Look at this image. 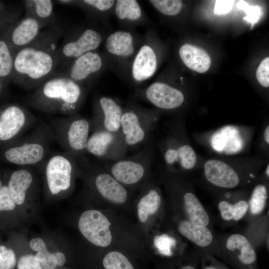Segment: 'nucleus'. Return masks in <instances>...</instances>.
Returning <instances> with one entry per match:
<instances>
[{
	"instance_id": "obj_1",
	"label": "nucleus",
	"mask_w": 269,
	"mask_h": 269,
	"mask_svg": "<svg viewBox=\"0 0 269 269\" xmlns=\"http://www.w3.org/2000/svg\"><path fill=\"white\" fill-rule=\"evenodd\" d=\"M62 29L42 30L32 43L15 53L11 82L25 90L36 89L57 68L58 41Z\"/></svg>"
},
{
	"instance_id": "obj_2",
	"label": "nucleus",
	"mask_w": 269,
	"mask_h": 269,
	"mask_svg": "<svg viewBox=\"0 0 269 269\" xmlns=\"http://www.w3.org/2000/svg\"><path fill=\"white\" fill-rule=\"evenodd\" d=\"M88 90L70 78L53 73L26 98L32 109L50 114H78L86 100Z\"/></svg>"
},
{
	"instance_id": "obj_3",
	"label": "nucleus",
	"mask_w": 269,
	"mask_h": 269,
	"mask_svg": "<svg viewBox=\"0 0 269 269\" xmlns=\"http://www.w3.org/2000/svg\"><path fill=\"white\" fill-rule=\"evenodd\" d=\"M54 135L50 126L42 125L30 134L2 145L0 156L5 161L21 166L43 162Z\"/></svg>"
},
{
	"instance_id": "obj_4",
	"label": "nucleus",
	"mask_w": 269,
	"mask_h": 269,
	"mask_svg": "<svg viewBox=\"0 0 269 269\" xmlns=\"http://www.w3.org/2000/svg\"><path fill=\"white\" fill-rule=\"evenodd\" d=\"M107 29L102 24L90 19L71 28L58 47L57 68L87 52L98 50L108 32Z\"/></svg>"
},
{
	"instance_id": "obj_5",
	"label": "nucleus",
	"mask_w": 269,
	"mask_h": 269,
	"mask_svg": "<svg viewBox=\"0 0 269 269\" xmlns=\"http://www.w3.org/2000/svg\"><path fill=\"white\" fill-rule=\"evenodd\" d=\"M143 35L135 29L120 28L108 32L103 51L108 70L125 82L130 64L139 48Z\"/></svg>"
},
{
	"instance_id": "obj_6",
	"label": "nucleus",
	"mask_w": 269,
	"mask_h": 269,
	"mask_svg": "<svg viewBox=\"0 0 269 269\" xmlns=\"http://www.w3.org/2000/svg\"><path fill=\"white\" fill-rule=\"evenodd\" d=\"M55 139L63 152L76 159L85 155L86 146L92 131L91 120L78 114L51 121Z\"/></svg>"
},
{
	"instance_id": "obj_7",
	"label": "nucleus",
	"mask_w": 269,
	"mask_h": 269,
	"mask_svg": "<svg viewBox=\"0 0 269 269\" xmlns=\"http://www.w3.org/2000/svg\"><path fill=\"white\" fill-rule=\"evenodd\" d=\"M159 117L158 111L134 103L124 106L121 131L128 150L146 142Z\"/></svg>"
},
{
	"instance_id": "obj_8",
	"label": "nucleus",
	"mask_w": 269,
	"mask_h": 269,
	"mask_svg": "<svg viewBox=\"0 0 269 269\" xmlns=\"http://www.w3.org/2000/svg\"><path fill=\"white\" fill-rule=\"evenodd\" d=\"M160 54L154 31L149 29L143 35L142 42L130 64L125 82L138 87L151 78L159 65Z\"/></svg>"
},
{
	"instance_id": "obj_9",
	"label": "nucleus",
	"mask_w": 269,
	"mask_h": 269,
	"mask_svg": "<svg viewBox=\"0 0 269 269\" xmlns=\"http://www.w3.org/2000/svg\"><path fill=\"white\" fill-rule=\"evenodd\" d=\"M108 70L107 60L103 52L98 49L87 52L58 67L54 73L66 76L88 90Z\"/></svg>"
},
{
	"instance_id": "obj_10",
	"label": "nucleus",
	"mask_w": 269,
	"mask_h": 269,
	"mask_svg": "<svg viewBox=\"0 0 269 269\" xmlns=\"http://www.w3.org/2000/svg\"><path fill=\"white\" fill-rule=\"evenodd\" d=\"M153 150L146 145L134 155L109 162V172L123 185H134L140 182L152 162Z\"/></svg>"
},
{
	"instance_id": "obj_11",
	"label": "nucleus",
	"mask_w": 269,
	"mask_h": 269,
	"mask_svg": "<svg viewBox=\"0 0 269 269\" xmlns=\"http://www.w3.org/2000/svg\"><path fill=\"white\" fill-rule=\"evenodd\" d=\"M44 161L46 180L51 194L57 195L68 190L74 174L79 167L77 159L62 152L54 153Z\"/></svg>"
},
{
	"instance_id": "obj_12",
	"label": "nucleus",
	"mask_w": 269,
	"mask_h": 269,
	"mask_svg": "<svg viewBox=\"0 0 269 269\" xmlns=\"http://www.w3.org/2000/svg\"><path fill=\"white\" fill-rule=\"evenodd\" d=\"M35 121L34 116L26 108L17 103L0 107V145L19 138Z\"/></svg>"
},
{
	"instance_id": "obj_13",
	"label": "nucleus",
	"mask_w": 269,
	"mask_h": 269,
	"mask_svg": "<svg viewBox=\"0 0 269 269\" xmlns=\"http://www.w3.org/2000/svg\"><path fill=\"white\" fill-rule=\"evenodd\" d=\"M88 138L86 152L107 161H116L126 157L128 148L122 134L102 130H93Z\"/></svg>"
},
{
	"instance_id": "obj_14",
	"label": "nucleus",
	"mask_w": 269,
	"mask_h": 269,
	"mask_svg": "<svg viewBox=\"0 0 269 269\" xmlns=\"http://www.w3.org/2000/svg\"><path fill=\"white\" fill-rule=\"evenodd\" d=\"M123 109L119 100L104 95L97 96L93 103L92 130H102L122 134L121 122Z\"/></svg>"
},
{
	"instance_id": "obj_15",
	"label": "nucleus",
	"mask_w": 269,
	"mask_h": 269,
	"mask_svg": "<svg viewBox=\"0 0 269 269\" xmlns=\"http://www.w3.org/2000/svg\"><path fill=\"white\" fill-rule=\"evenodd\" d=\"M136 94L157 108L164 110H176L184 101V95L181 90L160 79L144 88L137 89Z\"/></svg>"
},
{
	"instance_id": "obj_16",
	"label": "nucleus",
	"mask_w": 269,
	"mask_h": 269,
	"mask_svg": "<svg viewBox=\"0 0 269 269\" xmlns=\"http://www.w3.org/2000/svg\"><path fill=\"white\" fill-rule=\"evenodd\" d=\"M111 225L108 218L96 210L84 212L78 222L79 229L83 236L91 243L102 247L108 246L112 242Z\"/></svg>"
},
{
	"instance_id": "obj_17",
	"label": "nucleus",
	"mask_w": 269,
	"mask_h": 269,
	"mask_svg": "<svg viewBox=\"0 0 269 269\" xmlns=\"http://www.w3.org/2000/svg\"><path fill=\"white\" fill-rule=\"evenodd\" d=\"M43 28L35 18L24 15L0 29V33L15 53L34 41Z\"/></svg>"
},
{
	"instance_id": "obj_18",
	"label": "nucleus",
	"mask_w": 269,
	"mask_h": 269,
	"mask_svg": "<svg viewBox=\"0 0 269 269\" xmlns=\"http://www.w3.org/2000/svg\"><path fill=\"white\" fill-rule=\"evenodd\" d=\"M181 142L174 134L166 137L161 148L165 162L171 167L178 166L184 169H192L196 163L195 151L190 145Z\"/></svg>"
},
{
	"instance_id": "obj_19",
	"label": "nucleus",
	"mask_w": 269,
	"mask_h": 269,
	"mask_svg": "<svg viewBox=\"0 0 269 269\" xmlns=\"http://www.w3.org/2000/svg\"><path fill=\"white\" fill-rule=\"evenodd\" d=\"M89 166L94 173L93 184L97 192L104 199L112 203L121 204L128 198L125 187L110 173L99 169L88 159Z\"/></svg>"
},
{
	"instance_id": "obj_20",
	"label": "nucleus",
	"mask_w": 269,
	"mask_h": 269,
	"mask_svg": "<svg viewBox=\"0 0 269 269\" xmlns=\"http://www.w3.org/2000/svg\"><path fill=\"white\" fill-rule=\"evenodd\" d=\"M112 15L117 20L121 28L133 29L146 26L149 18L140 4L135 0H117Z\"/></svg>"
},
{
	"instance_id": "obj_21",
	"label": "nucleus",
	"mask_w": 269,
	"mask_h": 269,
	"mask_svg": "<svg viewBox=\"0 0 269 269\" xmlns=\"http://www.w3.org/2000/svg\"><path fill=\"white\" fill-rule=\"evenodd\" d=\"M57 3L74 6L81 9L92 20L102 24L111 30L110 17L112 15L115 0H60Z\"/></svg>"
},
{
	"instance_id": "obj_22",
	"label": "nucleus",
	"mask_w": 269,
	"mask_h": 269,
	"mask_svg": "<svg viewBox=\"0 0 269 269\" xmlns=\"http://www.w3.org/2000/svg\"><path fill=\"white\" fill-rule=\"evenodd\" d=\"M206 179L213 185L225 188H232L239 183L236 171L228 164L216 159H209L204 165Z\"/></svg>"
},
{
	"instance_id": "obj_23",
	"label": "nucleus",
	"mask_w": 269,
	"mask_h": 269,
	"mask_svg": "<svg viewBox=\"0 0 269 269\" xmlns=\"http://www.w3.org/2000/svg\"><path fill=\"white\" fill-rule=\"evenodd\" d=\"M25 15L37 19L43 27L56 28L53 1L51 0H25L22 1Z\"/></svg>"
},
{
	"instance_id": "obj_24",
	"label": "nucleus",
	"mask_w": 269,
	"mask_h": 269,
	"mask_svg": "<svg viewBox=\"0 0 269 269\" xmlns=\"http://www.w3.org/2000/svg\"><path fill=\"white\" fill-rule=\"evenodd\" d=\"M179 58L189 69L203 73L209 69L211 61L203 49L190 44L181 46L178 50Z\"/></svg>"
},
{
	"instance_id": "obj_25",
	"label": "nucleus",
	"mask_w": 269,
	"mask_h": 269,
	"mask_svg": "<svg viewBox=\"0 0 269 269\" xmlns=\"http://www.w3.org/2000/svg\"><path fill=\"white\" fill-rule=\"evenodd\" d=\"M33 181L32 174L26 169H17L11 173L7 186L16 204L20 205L23 203Z\"/></svg>"
},
{
	"instance_id": "obj_26",
	"label": "nucleus",
	"mask_w": 269,
	"mask_h": 269,
	"mask_svg": "<svg viewBox=\"0 0 269 269\" xmlns=\"http://www.w3.org/2000/svg\"><path fill=\"white\" fill-rule=\"evenodd\" d=\"M29 246L38 252L35 257L44 269H55L57 266H63L65 263V257L63 253L49 252L43 240L40 238L33 239Z\"/></svg>"
},
{
	"instance_id": "obj_27",
	"label": "nucleus",
	"mask_w": 269,
	"mask_h": 269,
	"mask_svg": "<svg viewBox=\"0 0 269 269\" xmlns=\"http://www.w3.org/2000/svg\"><path fill=\"white\" fill-rule=\"evenodd\" d=\"M227 248L237 254L241 263L251 265L256 260L255 251L248 239L244 236L235 234L231 235L226 242Z\"/></svg>"
},
{
	"instance_id": "obj_28",
	"label": "nucleus",
	"mask_w": 269,
	"mask_h": 269,
	"mask_svg": "<svg viewBox=\"0 0 269 269\" xmlns=\"http://www.w3.org/2000/svg\"><path fill=\"white\" fill-rule=\"evenodd\" d=\"M178 230L183 236L199 247H207L213 240V235L208 228L195 225L189 220L181 221Z\"/></svg>"
},
{
	"instance_id": "obj_29",
	"label": "nucleus",
	"mask_w": 269,
	"mask_h": 269,
	"mask_svg": "<svg viewBox=\"0 0 269 269\" xmlns=\"http://www.w3.org/2000/svg\"><path fill=\"white\" fill-rule=\"evenodd\" d=\"M184 205L189 221L201 226L206 227L209 223V218L198 198L191 192L184 195Z\"/></svg>"
},
{
	"instance_id": "obj_30",
	"label": "nucleus",
	"mask_w": 269,
	"mask_h": 269,
	"mask_svg": "<svg viewBox=\"0 0 269 269\" xmlns=\"http://www.w3.org/2000/svg\"><path fill=\"white\" fill-rule=\"evenodd\" d=\"M15 52L0 33V79L5 86L11 81Z\"/></svg>"
},
{
	"instance_id": "obj_31",
	"label": "nucleus",
	"mask_w": 269,
	"mask_h": 269,
	"mask_svg": "<svg viewBox=\"0 0 269 269\" xmlns=\"http://www.w3.org/2000/svg\"><path fill=\"white\" fill-rule=\"evenodd\" d=\"M161 202V197L158 191L149 189L140 199L137 204V214L139 221L145 222L148 216L155 213Z\"/></svg>"
},
{
	"instance_id": "obj_32",
	"label": "nucleus",
	"mask_w": 269,
	"mask_h": 269,
	"mask_svg": "<svg viewBox=\"0 0 269 269\" xmlns=\"http://www.w3.org/2000/svg\"><path fill=\"white\" fill-rule=\"evenodd\" d=\"M158 12L165 17L177 14L182 9L183 2L179 0H147Z\"/></svg>"
},
{
	"instance_id": "obj_33",
	"label": "nucleus",
	"mask_w": 269,
	"mask_h": 269,
	"mask_svg": "<svg viewBox=\"0 0 269 269\" xmlns=\"http://www.w3.org/2000/svg\"><path fill=\"white\" fill-rule=\"evenodd\" d=\"M268 198L267 190L262 184L257 185L254 189L250 200L251 212L254 215L261 213L265 208Z\"/></svg>"
},
{
	"instance_id": "obj_34",
	"label": "nucleus",
	"mask_w": 269,
	"mask_h": 269,
	"mask_svg": "<svg viewBox=\"0 0 269 269\" xmlns=\"http://www.w3.org/2000/svg\"><path fill=\"white\" fill-rule=\"evenodd\" d=\"M103 264L105 269H134L128 258L116 251L108 253L104 258Z\"/></svg>"
},
{
	"instance_id": "obj_35",
	"label": "nucleus",
	"mask_w": 269,
	"mask_h": 269,
	"mask_svg": "<svg viewBox=\"0 0 269 269\" xmlns=\"http://www.w3.org/2000/svg\"><path fill=\"white\" fill-rule=\"evenodd\" d=\"M20 8L0 0V30L19 19Z\"/></svg>"
},
{
	"instance_id": "obj_36",
	"label": "nucleus",
	"mask_w": 269,
	"mask_h": 269,
	"mask_svg": "<svg viewBox=\"0 0 269 269\" xmlns=\"http://www.w3.org/2000/svg\"><path fill=\"white\" fill-rule=\"evenodd\" d=\"M174 238L166 234L156 236L154 239V246L162 255L170 256L172 255L171 248L175 246Z\"/></svg>"
},
{
	"instance_id": "obj_37",
	"label": "nucleus",
	"mask_w": 269,
	"mask_h": 269,
	"mask_svg": "<svg viewBox=\"0 0 269 269\" xmlns=\"http://www.w3.org/2000/svg\"><path fill=\"white\" fill-rule=\"evenodd\" d=\"M237 7L244 10L247 15L243 18L244 20L252 24L253 28L254 24L257 23L260 18L261 9L259 6L250 5L245 1L240 0L237 3Z\"/></svg>"
},
{
	"instance_id": "obj_38",
	"label": "nucleus",
	"mask_w": 269,
	"mask_h": 269,
	"mask_svg": "<svg viewBox=\"0 0 269 269\" xmlns=\"http://www.w3.org/2000/svg\"><path fill=\"white\" fill-rule=\"evenodd\" d=\"M16 264L14 252L3 245L0 246V269H13Z\"/></svg>"
},
{
	"instance_id": "obj_39",
	"label": "nucleus",
	"mask_w": 269,
	"mask_h": 269,
	"mask_svg": "<svg viewBox=\"0 0 269 269\" xmlns=\"http://www.w3.org/2000/svg\"><path fill=\"white\" fill-rule=\"evenodd\" d=\"M15 204L7 185H2L0 188V211L12 210L15 208Z\"/></svg>"
},
{
	"instance_id": "obj_40",
	"label": "nucleus",
	"mask_w": 269,
	"mask_h": 269,
	"mask_svg": "<svg viewBox=\"0 0 269 269\" xmlns=\"http://www.w3.org/2000/svg\"><path fill=\"white\" fill-rule=\"evenodd\" d=\"M259 83L265 87H269V58H265L261 62L256 72Z\"/></svg>"
},
{
	"instance_id": "obj_41",
	"label": "nucleus",
	"mask_w": 269,
	"mask_h": 269,
	"mask_svg": "<svg viewBox=\"0 0 269 269\" xmlns=\"http://www.w3.org/2000/svg\"><path fill=\"white\" fill-rule=\"evenodd\" d=\"M17 269H43V268L35 256L27 255L19 259Z\"/></svg>"
},
{
	"instance_id": "obj_42",
	"label": "nucleus",
	"mask_w": 269,
	"mask_h": 269,
	"mask_svg": "<svg viewBox=\"0 0 269 269\" xmlns=\"http://www.w3.org/2000/svg\"><path fill=\"white\" fill-rule=\"evenodd\" d=\"M234 4V0H218L214 7V13L216 15H224L229 12Z\"/></svg>"
},
{
	"instance_id": "obj_43",
	"label": "nucleus",
	"mask_w": 269,
	"mask_h": 269,
	"mask_svg": "<svg viewBox=\"0 0 269 269\" xmlns=\"http://www.w3.org/2000/svg\"><path fill=\"white\" fill-rule=\"evenodd\" d=\"M222 218L226 221L233 220L235 209L234 204L226 201H222L218 204Z\"/></svg>"
},
{
	"instance_id": "obj_44",
	"label": "nucleus",
	"mask_w": 269,
	"mask_h": 269,
	"mask_svg": "<svg viewBox=\"0 0 269 269\" xmlns=\"http://www.w3.org/2000/svg\"><path fill=\"white\" fill-rule=\"evenodd\" d=\"M235 212L233 220L238 221L243 217L248 209V204L244 200H240L234 204Z\"/></svg>"
},
{
	"instance_id": "obj_45",
	"label": "nucleus",
	"mask_w": 269,
	"mask_h": 269,
	"mask_svg": "<svg viewBox=\"0 0 269 269\" xmlns=\"http://www.w3.org/2000/svg\"><path fill=\"white\" fill-rule=\"evenodd\" d=\"M264 137L266 142L269 144V126H267L265 129L264 132Z\"/></svg>"
},
{
	"instance_id": "obj_46",
	"label": "nucleus",
	"mask_w": 269,
	"mask_h": 269,
	"mask_svg": "<svg viewBox=\"0 0 269 269\" xmlns=\"http://www.w3.org/2000/svg\"><path fill=\"white\" fill-rule=\"evenodd\" d=\"M5 87V85L4 84L2 80L0 79V97L2 94Z\"/></svg>"
},
{
	"instance_id": "obj_47",
	"label": "nucleus",
	"mask_w": 269,
	"mask_h": 269,
	"mask_svg": "<svg viewBox=\"0 0 269 269\" xmlns=\"http://www.w3.org/2000/svg\"><path fill=\"white\" fill-rule=\"evenodd\" d=\"M266 174L269 177V165L268 164L266 169Z\"/></svg>"
},
{
	"instance_id": "obj_48",
	"label": "nucleus",
	"mask_w": 269,
	"mask_h": 269,
	"mask_svg": "<svg viewBox=\"0 0 269 269\" xmlns=\"http://www.w3.org/2000/svg\"><path fill=\"white\" fill-rule=\"evenodd\" d=\"M182 269H195L191 266H187L184 267Z\"/></svg>"
},
{
	"instance_id": "obj_49",
	"label": "nucleus",
	"mask_w": 269,
	"mask_h": 269,
	"mask_svg": "<svg viewBox=\"0 0 269 269\" xmlns=\"http://www.w3.org/2000/svg\"><path fill=\"white\" fill-rule=\"evenodd\" d=\"M204 269H216L212 267H207L205 268Z\"/></svg>"
},
{
	"instance_id": "obj_50",
	"label": "nucleus",
	"mask_w": 269,
	"mask_h": 269,
	"mask_svg": "<svg viewBox=\"0 0 269 269\" xmlns=\"http://www.w3.org/2000/svg\"><path fill=\"white\" fill-rule=\"evenodd\" d=\"M2 185V182H1V180H0V188L1 187V186Z\"/></svg>"
}]
</instances>
